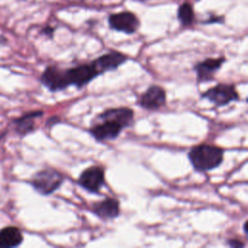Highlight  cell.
Listing matches in <instances>:
<instances>
[{
  "label": "cell",
  "instance_id": "7a4b0ae2",
  "mask_svg": "<svg viewBox=\"0 0 248 248\" xmlns=\"http://www.w3.org/2000/svg\"><path fill=\"white\" fill-rule=\"evenodd\" d=\"M134 114V110L127 107L107 108L95 117L88 133L100 142L113 140L124 129L133 125Z\"/></svg>",
  "mask_w": 248,
  "mask_h": 248
},
{
  "label": "cell",
  "instance_id": "5b68a950",
  "mask_svg": "<svg viewBox=\"0 0 248 248\" xmlns=\"http://www.w3.org/2000/svg\"><path fill=\"white\" fill-rule=\"evenodd\" d=\"M201 98L208 100L217 108L239 101V95L235 89V85L227 83H217L215 86L202 92Z\"/></svg>",
  "mask_w": 248,
  "mask_h": 248
},
{
  "label": "cell",
  "instance_id": "ba28073f",
  "mask_svg": "<svg viewBox=\"0 0 248 248\" xmlns=\"http://www.w3.org/2000/svg\"><path fill=\"white\" fill-rule=\"evenodd\" d=\"M226 58L221 56L217 58H206L194 65L193 69L197 75L199 83L207 82L215 79V74L225 63Z\"/></svg>",
  "mask_w": 248,
  "mask_h": 248
},
{
  "label": "cell",
  "instance_id": "277c9868",
  "mask_svg": "<svg viewBox=\"0 0 248 248\" xmlns=\"http://www.w3.org/2000/svg\"><path fill=\"white\" fill-rule=\"evenodd\" d=\"M64 179V175L59 170L44 169L33 174L30 183L39 194L48 196L60 188Z\"/></svg>",
  "mask_w": 248,
  "mask_h": 248
},
{
  "label": "cell",
  "instance_id": "ac0fdd59",
  "mask_svg": "<svg viewBox=\"0 0 248 248\" xmlns=\"http://www.w3.org/2000/svg\"><path fill=\"white\" fill-rule=\"evenodd\" d=\"M243 232H244L245 235L248 234V231H247V221H245V222L243 223Z\"/></svg>",
  "mask_w": 248,
  "mask_h": 248
},
{
  "label": "cell",
  "instance_id": "4fadbf2b",
  "mask_svg": "<svg viewBox=\"0 0 248 248\" xmlns=\"http://www.w3.org/2000/svg\"><path fill=\"white\" fill-rule=\"evenodd\" d=\"M23 241V235L16 227H5L0 230V246L12 248L19 246Z\"/></svg>",
  "mask_w": 248,
  "mask_h": 248
},
{
  "label": "cell",
  "instance_id": "52a82bcc",
  "mask_svg": "<svg viewBox=\"0 0 248 248\" xmlns=\"http://www.w3.org/2000/svg\"><path fill=\"white\" fill-rule=\"evenodd\" d=\"M167 102L166 90L156 84L150 85L138 100V105L147 110H157Z\"/></svg>",
  "mask_w": 248,
  "mask_h": 248
},
{
  "label": "cell",
  "instance_id": "9c48e42d",
  "mask_svg": "<svg viewBox=\"0 0 248 248\" xmlns=\"http://www.w3.org/2000/svg\"><path fill=\"white\" fill-rule=\"evenodd\" d=\"M108 24L113 30L126 34H133L138 30L140 21L133 13L121 12L111 15L108 17Z\"/></svg>",
  "mask_w": 248,
  "mask_h": 248
},
{
  "label": "cell",
  "instance_id": "9a60e30c",
  "mask_svg": "<svg viewBox=\"0 0 248 248\" xmlns=\"http://www.w3.org/2000/svg\"><path fill=\"white\" fill-rule=\"evenodd\" d=\"M227 244H228L230 247H232V248L245 247V243L242 242V241L239 240V239H236V238H229V239L227 240Z\"/></svg>",
  "mask_w": 248,
  "mask_h": 248
},
{
  "label": "cell",
  "instance_id": "e0dca14e",
  "mask_svg": "<svg viewBox=\"0 0 248 248\" xmlns=\"http://www.w3.org/2000/svg\"><path fill=\"white\" fill-rule=\"evenodd\" d=\"M43 33L46 34V35H47V36H49V37H51V36H52V33H53V28H51V27H46V28L43 30Z\"/></svg>",
  "mask_w": 248,
  "mask_h": 248
},
{
  "label": "cell",
  "instance_id": "30bf717a",
  "mask_svg": "<svg viewBox=\"0 0 248 248\" xmlns=\"http://www.w3.org/2000/svg\"><path fill=\"white\" fill-rule=\"evenodd\" d=\"M91 211L98 218L107 221L112 220L120 214V202L114 198H105L102 201H98L92 203Z\"/></svg>",
  "mask_w": 248,
  "mask_h": 248
},
{
  "label": "cell",
  "instance_id": "3957f363",
  "mask_svg": "<svg viewBox=\"0 0 248 248\" xmlns=\"http://www.w3.org/2000/svg\"><path fill=\"white\" fill-rule=\"evenodd\" d=\"M188 159L197 171H209L218 168L224 160V149L207 143L193 146L188 152Z\"/></svg>",
  "mask_w": 248,
  "mask_h": 248
},
{
  "label": "cell",
  "instance_id": "8fae6325",
  "mask_svg": "<svg viewBox=\"0 0 248 248\" xmlns=\"http://www.w3.org/2000/svg\"><path fill=\"white\" fill-rule=\"evenodd\" d=\"M127 60H128V56L116 50H109L108 52L95 59L96 63L98 64V66L100 67L103 73L116 70L119 66H121Z\"/></svg>",
  "mask_w": 248,
  "mask_h": 248
},
{
  "label": "cell",
  "instance_id": "6da1fadb",
  "mask_svg": "<svg viewBox=\"0 0 248 248\" xmlns=\"http://www.w3.org/2000/svg\"><path fill=\"white\" fill-rule=\"evenodd\" d=\"M100 75H103V72L93 60L90 63L78 64L67 69L54 65L47 66L42 73L40 81L50 92H57L72 85L80 89Z\"/></svg>",
  "mask_w": 248,
  "mask_h": 248
},
{
  "label": "cell",
  "instance_id": "7c38bea8",
  "mask_svg": "<svg viewBox=\"0 0 248 248\" xmlns=\"http://www.w3.org/2000/svg\"><path fill=\"white\" fill-rule=\"evenodd\" d=\"M44 114L42 110H33L27 113H24L20 117L14 120L16 124V131L20 136H25L35 129V122L34 119L41 117Z\"/></svg>",
  "mask_w": 248,
  "mask_h": 248
},
{
  "label": "cell",
  "instance_id": "8992f818",
  "mask_svg": "<svg viewBox=\"0 0 248 248\" xmlns=\"http://www.w3.org/2000/svg\"><path fill=\"white\" fill-rule=\"evenodd\" d=\"M77 183L88 193L99 195L101 188L106 183L105 169L97 165L86 168L80 172Z\"/></svg>",
  "mask_w": 248,
  "mask_h": 248
},
{
  "label": "cell",
  "instance_id": "5bb4252c",
  "mask_svg": "<svg viewBox=\"0 0 248 248\" xmlns=\"http://www.w3.org/2000/svg\"><path fill=\"white\" fill-rule=\"evenodd\" d=\"M194 16L195 15H194L193 8L189 3H183L182 5H180L177 11V17L184 26H188L192 24L194 20Z\"/></svg>",
  "mask_w": 248,
  "mask_h": 248
},
{
  "label": "cell",
  "instance_id": "2e32d148",
  "mask_svg": "<svg viewBox=\"0 0 248 248\" xmlns=\"http://www.w3.org/2000/svg\"><path fill=\"white\" fill-rule=\"evenodd\" d=\"M60 119L57 117V116H51L50 118H48V120H47V122H46V125L47 126H52V125H54L57 121H59Z\"/></svg>",
  "mask_w": 248,
  "mask_h": 248
}]
</instances>
